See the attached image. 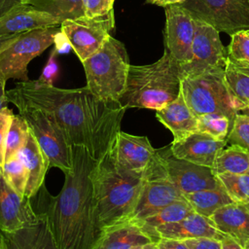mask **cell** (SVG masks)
Instances as JSON below:
<instances>
[{
  "mask_svg": "<svg viewBox=\"0 0 249 249\" xmlns=\"http://www.w3.org/2000/svg\"><path fill=\"white\" fill-rule=\"evenodd\" d=\"M18 111L40 110L51 116L71 146L85 148L96 161L112 148L125 109L97 98L88 88L59 89L42 78L19 82L6 92Z\"/></svg>",
  "mask_w": 249,
  "mask_h": 249,
  "instance_id": "6da1fadb",
  "label": "cell"
},
{
  "mask_svg": "<svg viewBox=\"0 0 249 249\" xmlns=\"http://www.w3.org/2000/svg\"><path fill=\"white\" fill-rule=\"evenodd\" d=\"M96 163L88 151L72 146V168L57 196L45 187L30 197L36 214L46 217L58 249H93L101 233L91 172Z\"/></svg>",
  "mask_w": 249,
  "mask_h": 249,
  "instance_id": "7a4b0ae2",
  "label": "cell"
},
{
  "mask_svg": "<svg viewBox=\"0 0 249 249\" xmlns=\"http://www.w3.org/2000/svg\"><path fill=\"white\" fill-rule=\"evenodd\" d=\"M91 181L100 230L130 219L144 183V173L119 165L111 150L96 161Z\"/></svg>",
  "mask_w": 249,
  "mask_h": 249,
  "instance_id": "3957f363",
  "label": "cell"
},
{
  "mask_svg": "<svg viewBox=\"0 0 249 249\" xmlns=\"http://www.w3.org/2000/svg\"><path fill=\"white\" fill-rule=\"evenodd\" d=\"M180 63L164 49L156 62L130 65L119 104L127 108L160 110L173 101L181 89Z\"/></svg>",
  "mask_w": 249,
  "mask_h": 249,
  "instance_id": "277c9868",
  "label": "cell"
},
{
  "mask_svg": "<svg viewBox=\"0 0 249 249\" xmlns=\"http://www.w3.org/2000/svg\"><path fill=\"white\" fill-rule=\"evenodd\" d=\"M82 64L87 88L100 100L119 103L130 66L124 43L110 35L103 46Z\"/></svg>",
  "mask_w": 249,
  "mask_h": 249,
  "instance_id": "5b68a950",
  "label": "cell"
},
{
  "mask_svg": "<svg viewBox=\"0 0 249 249\" xmlns=\"http://www.w3.org/2000/svg\"><path fill=\"white\" fill-rule=\"evenodd\" d=\"M181 90L193 113L198 117L207 113H219L228 117L233 124L241 104L231 95L225 80V70L184 78Z\"/></svg>",
  "mask_w": 249,
  "mask_h": 249,
  "instance_id": "8992f818",
  "label": "cell"
},
{
  "mask_svg": "<svg viewBox=\"0 0 249 249\" xmlns=\"http://www.w3.org/2000/svg\"><path fill=\"white\" fill-rule=\"evenodd\" d=\"M58 26L34 29L20 34L0 51V80L9 79L27 82L29 62L53 45L59 33Z\"/></svg>",
  "mask_w": 249,
  "mask_h": 249,
  "instance_id": "52a82bcc",
  "label": "cell"
},
{
  "mask_svg": "<svg viewBox=\"0 0 249 249\" xmlns=\"http://www.w3.org/2000/svg\"><path fill=\"white\" fill-rule=\"evenodd\" d=\"M182 198H184L183 194L168 178L164 163L157 149L154 159L144 171L142 190L129 220L138 223Z\"/></svg>",
  "mask_w": 249,
  "mask_h": 249,
  "instance_id": "ba28073f",
  "label": "cell"
},
{
  "mask_svg": "<svg viewBox=\"0 0 249 249\" xmlns=\"http://www.w3.org/2000/svg\"><path fill=\"white\" fill-rule=\"evenodd\" d=\"M179 5L194 18L230 36L249 29V0H185Z\"/></svg>",
  "mask_w": 249,
  "mask_h": 249,
  "instance_id": "9c48e42d",
  "label": "cell"
},
{
  "mask_svg": "<svg viewBox=\"0 0 249 249\" xmlns=\"http://www.w3.org/2000/svg\"><path fill=\"white\" fill-rule=\"evenodd\" d=\"M30 132L46 155L50 167H57L64 174L72 168V146L63 131L48 114L40 110H22Z\"/></svg>",
  "mask_w": 249,
  "mask_h": 249,
  "instance_id": "30bf717a",
  "label": "cell"
},
{
  "mask_svg": "<svg viewBox=\"0 0 249 249\" xmlns=\"http://www.w3.org/2000/svg\"><path fill=\"white\" fill-rule=\"evenodd\" d=\"M219 33L210 24L196 19L191 59L187 63L180 64L182 79L225 70L228 52L221 42Z\"/></svg>",
  "mask_w": 249,
  "mask_h": 249,
  "instance_id": "8fae6325",
  "label": "cell"
},
{
  "mask_svg": "<svg viewBox=\"0 0 249 249\" xmlns=\"http://www.w3.org/2000/svg\"><path fill=\"white\" fill-rule=\"evenodd\" d=\"M114 27L115 18L112 13L104 17L83 16L74 19H65L60 24V31L82 62L103 46Z\"/></svg>",
  "mask_w": 249,
  "mask_h": 249,
  "instance_id": "7c38bea8",
  "label": "cell"
},
{
  "mask_svg": "<svg viewBox=\"0 0 249 249\" xmlns=\"http://www.w3.org/2000/svg\"><path fill=\"white\" fill-rule=\"evenodd\" d=\"M158 152L162 159L168 178L183 196L222 186L213 168L174 157L169 146L158 149Z\"/></svg>",
  "mask_w": 249,
  "mask_h": 249,
  "instance_id": "4fadbf2b",
  "label": "cell"
},
{
  "mask_svg": "<svg viewBox=\"0 0 249 249\" xmlns=\"http://www.w3.org/2000/svg\"><path fill=\"white\" fill-rule=\"evenodd\" d=\"M165 50L180 63L191 59V49L196 34V19L179 4L164 8Z\"/></svg>",
  "mask_w": 249,
  "mask_h": 249,
  "instance_id": "5bb4252c",
  "label": "cell"
},
{
  "mask_svg": "<svg viewBox=\"0 0 249 249\" xmlns=\"http://www.w3.org/2000/svg\"><path fill=\"white\" fill-rule=\"evenodd\" d=\"M37 218L30 197L18 194L6 181L0 166V230L14 232Z\"/></svg>",
  "mask_w": 249,
  "mask_h": 249,
  "instance_id": "9a60e30c",
  "label": "cell"
},
{
  "mask_svg": "<svg viewBox=\"0 0 249 249\" xmlns=\"http://www.w3.org/2000/svg\"><path fill=\"white\" fill-rule=\"evenodd\" d=\"M156 151L147 136L132 135L122 130L111 148L114 160L119 165L137 173H144Z\"/></svg>",
  "mask_w": 249,
  "mask_h": 249,
  "instance_id": "2e32d148",
  "label": "cell"
},
{
  "mask_svg": "<svg viewBox=\"0 0 249 249\" xmlns=\"http://www.w3.org/2000/svg\"><path fill=\"white\" fill-rule=\"evenodd\" d=\"M227 144V140H218L206 133L196 131L183 139L172 141L169 149L178 159L213 168L216 157Z\"/></svg>",
  "mask_w": 249,
  "mask_h": 249,
  "instance_id": "e0dca14e",
  "label": "cell"
},
{
  "mask_svg": "<svg viewBox=\"0 0 249 249\" xmlns=\"http://www.w3.org/2000/svg\"><path fill=\"white\" fill-rule=\"evenodd\" d=\"M62 19L30 5L20 4L0 18V37L22 34L34 29L60 26Z\"/></svg>",
  "mask_w": 249,
  "mask_h": 249,
  "instance_id": "ac0fdd59",
  "label": "cell"
},
{
  "mask_svg": "<svg viewBox=\"0 0 249 249\" xmlns=\"http://www.w3.org/2000/svg\"><path fill=\"white\" fill-rule=\"evenodd\" d=\"M224 235L225 233L215 228L209 218L194 212L179 222L156 228L151 237L154 242H157L160 238L187 240L207 237L221 240Z\"/></svg>",
  "mask_w": 249,
  "mask_h": 249,
  "instance_id": "d6986e66",
  "label": "cell"
},
{
  "mask_svg": "<svg viewBox=\"0 0 249 249\" xmlns=\"http://www.w3.org/2000/svg\"><path fill=\"white\" fill-rule=\"evenodd\" d=\"M156 117L173 135V141L197 131V117L187 105L180 89L178 96L164 107L156 111Z\"/></svg>",
  "mask_w": 249,
  "mask_h": 249,
  "instance_id": "ffe728a7",
  "label": "cell"
},
{
  "mask_svg": "<svg viewBox=\"0 0 249 249\" xmlns=\"http://www.w3.org/2000/svg\"><path fill=\"white\" fill-rule=\"evenodd\" d=\"M150 242L153 240L142 228L127 220L102 230L93 249H136Z\"/></svg>",
  "mask_w": 249,
  "mask_h": 249,
  "instance_id": "44dd1931",
  "label": "cell"
},
{
  "mask_svg": "<svg viewBox=\"0 0 249 249\" xmlns=\"http://www.w3.org/2000/svg\"><path fill=\"white\" fill-rule=\"evenodd\" d=\"M7 249H58L53 235L42 214L14 232H4Z\"/></svg>",
  "mask_w": 249,
  "mask_h": 249,
  "instance_id": "7402d4cb",
  "label": "cell"
},
{
  "mask_svg": "<svg viewBox=\"0 0 249 249\" xmlns=\"http://www.w3.org/2000/svg\"><path fill=\"white\" fill-rule=\"evenodd\" d=\"M209 219L221 232L232 237L244 247L249 239V210L244 204L231 202L222 206Z\"/></svg>",
  "mask_w": 249,
  "mask_h": 249,
  "instance_id": "603a6c76",
  "label": "cell"
},
{
  "mask_svg": "<svg viewBox=\"0 0 249 249\" xmlns=\"http://www.w3.org/2000/svg\"><path fill=\"white\" fill-rule=\"evenodd\" d=\"M28 173V182L25 196L32 197L42 187L47 170L50 168L49 160L36 139L29 130L28 137L18 154Z\"/></svg>",
  "mask_w": 249,
  "mask_h": 249,
  "instance_id": "cb8c5ba5",
  "label": "cell"
},
{
  "mask_svg": "<svg viewBox=\"0 0 249 249\" xmlns=\"http://www.w3.org/2000/svg\"><path fill=\"white\" fill-rule=\"evenodd\" d=\"M225 80L230 92L242 108L249 106V63L235 61L228 57Z\"/></svg>",
  "mask_w": 249,
  "mask_h": 249,
  "instance_id": "d4e9b609",
  "label": "cell"
},
{
  "mask_svg": "<svg viewBox=\"0 0 249 249\" xmlns=\"http://www.w3.org/2000/svg\"><path fill=\"white\" fill-rule=\"evenodd\" d=\"M194 212L195 210L193 209L192 205L184 197L182 199L173 201L154 215L149 216L136 224H138L142 230L151 237L152 232L156 228L162 225L179 222Z\"/></svg>",
  "mask_w": 249,
  "mask_h": 249,
  "instance_id": "484cf974",
  "label": "cell"
},
{
  "mask_svg": "<svg viewBox=\"0 0 249 249\" xmlns=\"http://www.w3.org/2000/svg\"><path fill=\"white\" fill-rule=\"evenodd\" d=\"M196 213L209 218L217 209L233 202L221 186L216 189H206L184 195Z\"/></svg>",
  "mask_w": 249,
  "mask_h": 249,
  "instance_id": "4316f807",
  "label": "cell"
},
{
  "mask_svg": "<svg viewBox=\"0 0 249 249\" xmlns=\"http://www.w3.org/2000/svg\"><path fill=\"white\" fill-rule=\"evenodd\" d=\"M213 170L216 174L249 173V150L236 144L225 147L216 157Z\"/></svg>",
  "mask_w": 249,
  "mask_h": 249,
  "instance_id": "83f0119b",
  "label": "cell"
},
{
  "mask_svg": "<svg viewBox=\"0 0 249 249\" xmlns=\"http://www.w3.org/2000/svg\"><path fill=\"white\" fill-rule=\"evenodd\" d=\"M21 4L30 5L60 19H74L84 16L82 0H22Z\"/></svg>",
  "mask_w": 249,
  "mask_h": 249,
  "instance_id": "f1b7e54d",
  "label": "cell"
},
{
  "mask_svg": "<svg viewBox=\"0 0 249 249\" xmlns=\"http://www.w3.org/2000/svg\"><path fill=\"white\" fill-rule=\"evenodd\" d=\"M29 134V127L23 117L18 113L14 115L5 143L4 162L18 156Z\"/></svg>",
  "mask_w": 249,
  "mask_h": 249,
  "instance_id": "f546056e",
  "label": "cell"
},
{
  "mask_svg": "<svg viewBox=\"0 0 249 249\" xmlns=\"http://www.w3.org/2000/svg\"><path fill=\"white\" fill-rule=\"evenodd\" d=\"M216 175L219 183L233 202L241 204L249 202V173L224 172Z\"/></svg>",
  "mask_w": 249,
  "mask_h": 249,
  "instance_id": "4dcf8cb0",
  "label": "cell"
},
{
  "mask_svg": "<svg viewBox=\"0 0 249 249\" xmlns=\"http://www.w3.org/2000/svg\"><path fill=\"white\" fill-rule=\"evenodd\" d=\"M231 127V120L219 113H207L197 117V131L218 140H227Z\"/></svg>",
  "mask_w": 249,
  "mask_h": 249,
  "instance_id": "1f68e13d",
  "label": "cell"
},
{
  "mask_svg": "<svg viewBox=\"0 0 249 249\" xmlns=\"http://www.w3.org/2000/svg\"><path fill=\"white\" fill-rule=\"evenodd\" d=\"M3 174L8 184L18 194L25 196L28 182V173L18 156L4 162Z\"/></svg>",
  "mask_w": 249,
  "mask_h": 249,
  "instance_id": "d6a6232c",
  "label": "cell"
},
{
  "mask_svg": "<svg viewBox=\"0 0 249 249\" xmlns=\"http://www.w3.org/2000/svg\"><path fill=\"white\" fill-rule=\"evenodd\" d=\"M228 57L235 61L249 63V29L240 30L231 35Z\"/></svg>",
  "mask_w": 249,
  "mask_h": 249,
  "instance_id": "836d02e7",
  "label": "cell"
},
{
  "mask_svg": "<svg viewBox=\"0 0 249 249\" xmlns=\"http://www.w3.org/2000/svg\"><path fill=\"white\" fill-rule=\"evenodd\" d=\"M227 142L249 150V116L239 113L235 115L232 127L227 137Z\"/></svg>",
  "mask_w": 249,
  "mask_h": 249,
  "instance_id": "e575fe53",
  "label": "cell"
},
{
  "mask_svg": "<svg viewBox=\"0 0 249 249\" xmlns=\"http://www.w3.org/2000/svg\"><path fill=\"white\" fill-rule=\"evenodd\" d=\"M114 2L115 0H82L84 16L97 18L112 14Z\"/></svg>",
  "mask_w": 249,
  "mask_h": 249,
  "instance_id": "d590c367",
  "label": "cell"
},
{
  "mask_svg": "<svg viewBox=\"0 0 249 249\" xmlns=\"http://www.w3.org/2000/svg\"><path fill=\"white\" fill-rule=\"evenodd\" d=\"M14 115L13 111L8 107L0 110V166L4 164L6 137Z\"/></svg>",
  "mask_w": 249,
  "mask_h": 249,
  "instance_id": "8d00e7d4",
  "label": "cell"
},
{
  "mask_svg": "<svg viewBox=\"0 0 249 249\" xmlns=\"http://www.w3.org/2000/svg\"><path fill=\"white\" fill-rule=\"evenodd\" d=\"M191 249H222L221 241L214 238L199 237L184 240Z\"/></svg>",
  "mask_w": 249,
  "mask_h": 249,
  "instance_id": "74e56055",
  "label": "cell"
},
{
  "mask_svg": "<svg viewBox=\"0 0 249 249\" xmlns=\"http://www.w3.org/2000/svg\"><path fill=\"white\" fill-rule=\"evenodd\" d=\"M159 249H191L184 240L160 238L156 242Z\"/></svg>",
  "mask_w": 249,
  "mask_h": 249,
  "instance_id": "f35d334b",
  "label": "cell"
},
{
  "mask_svg": "<svg viewBox=\"0 0 249 249\" xmlns=\"http://www.w3.org/2000/svg\"><path fill=\"white\" fill-rule=\"evenodd\" d=\"M22 0H0V18L15 7L20 5Z\"/></svg>",
  "mask_w": 249,
  "mask_h": 249,
  "instance_id": "ab89813d",
  "label": "cell"
},
{
  "mask_svg": "<svg viewBox=\"0 0 249 249\" xmlns=\"http://www.w3.org/2000/svg\"><path fill=\"white\" fill-rule=\"evenodd\" d=\"M222 249H244L238 242H236L232 237L225 234L220 240Z\"/></svg>",
  "mask_w": 249,
  "mask_h": 249,
  "instance_id": "60d3db41",
  "label": "cell"
},
{
  "mask_svg": "<svg viewBox=\"0 0 249 249\" xmlns=\"http://www.w3.org/2000/svg\"><path fill=\"white\" fill-rule=\"evenodd\" d=\"M185 0H146L147 3L160 6V7H167L170 5H176V4H182Z\"/></svg>",
  "mask_w": 249,
  "mask_h": 249,
  "instance_id": "b9f144b4",
  "label": "cell"
},
{
  "mask_svg": "<svg viewBox=\"0 0 249 249\" xmlns=\"http://www.w3.org/2000/svg\"><path fill=\"white\" fill-rule=\"evenodd\" d=\"M5 85L6 84L0 80V110L7 107V104L9 103L7 99V94H6L7 91L5 89Z\"/></svg>",
  "mask_w": 249,
  "mask_h": 249,
  "instance_id": "7bdbcfd3",
  "label": "cell"
},
{
  "mask_svg": "<svg viewBox=\"0 0 249 249\" xmlns=\"http://www.w3.org/2000/svg\"><path fill=\"white\" fill-rule=\"evenodd\" d=\"M20 34H16V35H10V36H4L0 37V51L7 47L9 44H11L14 40H16Z\"/></svg>",
  "mask_w": 249,
  "mask_h": 249,
  "instance_id": "ee69618b",
  "label": "cell"
},
{
  "mask_svg": "<svg viewBox=\"0 0 249 249\" xmlns=\"http://www.w3.org/2000/svg\"><path fill=\"white\" fill-rule=\"evenodd\" d=\"M0 249H7L5 234L1 230H0Z\"/></svg>",
  "mask_w": 249,
  "mask_h": 249,
  "instance_id": "f6af8a7d",
  "label": "cell"
},
{
  "mask_svg": "<svg viewBox=\"0 0 249 249\" xmlns=\"http://www.w3.org/2000/svg\"><path fill=\"white\" fill-rule=\"evenodd\" d=\"M142 249H159V248H158L156 242H150V243L144 245Z\"/></svg>",
  "mask_w": 249,
  "mask_h": 249,
  "instance_id": "bcb514c9",
  "label": "cell"
},
{
  "mask_svg": "<svg viewBox=\"0 0 249 249\" xmlns=\"http://www.w3.org/2000/svg\"><path fill=\"white\" fill-rule=\"evenodd\" d=\"M237 113H239V114H243V115H246V116H249V106L243 107V108H242V109H240Z\"/></svg>",
  "mask_w": 249,
  "mask_h": 249,
  "instance_id": "7dc6e473",
  "label": "cell"
},
{
  "mask_svg": "<svg viewBox=\"0 0 249 249\" xmlns=\"http://www.w3.org/2000/svg\"><path fill=\"white\" fill-rule=\"evenodd\" d=\"M244 249H249V239L245 242V245H244Z\"/></svg>",
  "mask_w": 249,
  "mask_h": 249,
  "instance_id": "c3c4849f",
  "label": "cell"
},
{
  "mask_svg": "<svg viewBox=\"0 0 249 249\" xmlns=\"http://www.w3.org/2000/svg\"><path fill=\"white\" fill-rule=\"evenodd\" d=\"M244 205H245V206H246V208H247V209H248V210H249V202H247V203H245V204H244Z\"/></svg>",
  "mask_w": 249,
  "mask_h": 249,
  "instance_id": "681fc988",
  "label": "cell"
},
{
  "mask_svg": "<svg viewBox=\"0 0 249 249\" xmlns=\"http://www.w3.org/2000/svg\"><path fill=\"white\" fill-rule=\"evenodd\" d=\"M143 248V246L142 247H139V248H136V249H142Z\"/></svg>",
  "mask_w": 249,
  "mask_h": 249,
  "instance_id": "f907efd6",
  "label": "cell"
}]
</instances>
